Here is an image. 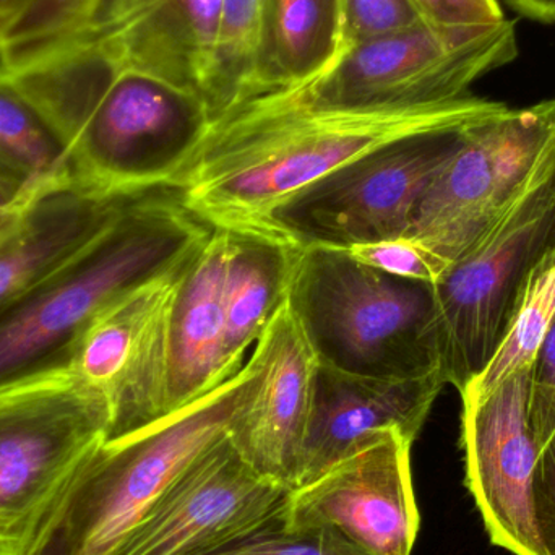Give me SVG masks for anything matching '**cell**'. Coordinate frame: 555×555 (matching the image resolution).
I'll return each instance as SVG.
<instances>
[{
	"label": "cell",
	"mask_w": 555,
	"mask_h": 555,
	"mask_svg": "<svg viewBox=\"0 0 555 555\" xmlns=\"http://www.w3.org/2000/svg\"><path fill=\"white\" fill-rule=\"evenodd\" d=\"M505 109L469 94L421 106L336 107L306 103L287 88L269 91L215 120L166 191L210 228L263 234L278 207L348 163Z\"/></svg>",
	"instance_id": "obj_1"
},
{
	"label": "cell",
	"mask_w": 555,
	"mask_h": 555,
	"mask_svg": "<svg viewBox=\"0 0 555 555\" xmlns=\"http://www.w3.org/2000/svg\"><path fill=\"white\" fill-rule=\"evenodd\" d=\"M0 74L51 127L72 178L109 197L168 188L214 124L197 94L85 46Z\"/></svg>",
	"instance_id": "obj_2"
},
{
	"label": "cell",
	"mask_w": 555,
	"mask_h": 555,
	"mask_svg": "<svg viewBox=\"0 0 555 555\" xmlns=\"http://www.w3.org/2000/svg\"><path fill=\"white\" fill-rule=\"evenodd\" d=\"M211 231L166 189L130 202L87 249L0 310V384L59 361L98 310L182 266Z\"/></svg>",
	"instance_id": "obj_3"
},
{
	"label": "cell",
	"mask_w": 555,
	"mask_h": 555,
	"mask_svg": "<svg viewBox=\"0 0 555 555\" xmlns=\"http://www.w3.org/2000/svg\"><path fill=\"white\" fill-rule=\"evenodd\" d=\"M286 300L319 364L375 378L443 372L433 284L335 247H299Z\"/></svg>",
	"instance_id": "obj_4"
},
{
	"label": "cell",
	"mask_w": 555,
	"mask_h": 555,
	"mask_svg": "<svg viewBox=\"0 0 555 555\" xmlns=\"http://www.w3.org/2000/svg\"><path fill=\"white\" fill-rule=\"evenodd\" d=\"M262 375L256 351L217 390L163 420L106 440L57 511L70 555H113L126 534L211 446L230 436Z\"/></svg>",
	"instance_id": "obj_5"
},
{
	"label": "cell",
	"mask_w": 555,
	"mask_h": 555,
	"mask_svg": "<svg viewBox=\"0 0 555 555\" xmlns=\"http://www.w3.org/2000/svg\"><path fill=\"white\" fill-rule=\"evenodd\" d=\"M103 398L62 361L0 384V555H28L109 436Z\"/></svg>",
	"instance_id": "obj_6"
},
{
	"label": "cell",
	"mask_w": 555,
	"mask_h": 555,
	"mask_svg": "<svg viewBox=\"0 0 555 555\" xmlns=\"http://www.w3.org/2000/svg\"><path fill=\"white\" fill-rule=\"evenodd\" d=\"M555 246V139L505 214L433 284L440 361L459 391L498 349L528 276Z\"/></svg>",
	"instance_id": "obj_7"
},
{
	"label": "cell",
	"mask_w": 555,
	"mask_h": 555,
	"mask_svg": "<svg viewBox=\"0 0 555 555\" xmlns=\"http://www.w3.org/2000/svg\"><path fill=\"white\" fill-rule=\"evenodd\" d=\"M518 54L511 20L450 28L421 22L352 46L309 83L287 88L317 106L387 107L449 103L468 96L476 80Z\"/></svg>",
	"instance_id": "obj_8"
},
{
	"label": "cell",
	"mask_w": 555,
	"mask_h": 555,
	"mask_svg": "<svg viewBox=\"0 0 555 555\" xmlns=\"http://www.w3.org/2000/svg\"><path fill=\"white\" fill-rule=\"evenodd\" d=\"M465 130L406 137L348 163L278 207L263 234L335 249L403 237L424 189Z\"/></svg>",
	"instance_id": "obj_9"
},
{
	"label": "cell",
	"mask_w": 555,
	"mask_h": 555,
	"mask_svg": "<svg viewBox=\"0 0 555 555\" xmlns=\"http://www.w3.org/2000/svg\"><path fill=\"white\" fill-rule=\"evenodd\" d=\"M554 139L555 100L469 127L424 189L403 237L455 262L511 207Z\"/></svg>",
	"instance_id": "obj_10"
},
{
	"label": "cell",
	"mask_w": 555,
	"mask_h": 555,
	"mask_svg": "<svg viewBox=\"0 0 555 555\" xmlns=\"http://www.w3.org/2000/svg\"><path fill=\"white\" fill-rule=\"evenodd\" d=\"M189 260L98 310L59 359L109 408L107 440L168 416L169 312Z\"/></svg>",
	"instance_id": "obj_11"
},
{
	"label": "cell",
	"mask_w": 555,
	"mask_h": 555,
	"mask_svg": "<svg viewBox=\"0 0 555 555\" xmlns=\"http://www.w3.org/2000/svg\"><path fill=\"white\" fill-rule=\"evenodd\" d=\"M291 489L254 472L230 437L202 453L113 555H214L284 521Z\"/></svg>",
	"instance_id": "obj_12"
},
{
	"label": "cell",
	"mask_w": 555,
	"mask_h": 555,
	"mask_svg": "<svg viewBox=\"0 0 555 555\" xmlns=\"http://www.w3.org/2000/svg\"><path fill=\"white\" fill-rule=\"evenodd\" d=\"M528 395L530 371L481 397L463 395L466 486L494 546L514 555H547L534 515L538 452Z\"/></svg>",
	"instance_id": "obj_13"
},
{
	"label": "cell",
	"mask_w": 555,
	"mask_h": 555,
	"mask_svg": "<svg viewBox=\"0 0 555 555\" xmlns=\"http://www.w3.org/2000/svg\"><path fill=\"white\" fill-rule=\"evenodd\" d=\"M411 447L397 430L291 491L284 527H330L374 555H411L420 511L411 478Z\"/></svg>",
	"instance_id": "obj_14"
},
{
	"label": "cell",
	"mask_w": 555,
	"mask_h": 555,
	"mask_svg": "<svg viewBox=\"0 0 555 555\" xmlns=\"http://www.w3.org/2000/svg\"><path fill=\"white\" fill-rule=\"evenodd\" d=\"M221 3L223 0H96L80 29L57 48L96 49L117 67L165 78L197 94L208 107Z\"/></svg>",
	"instance_id": "obj_15"
},
{
	"label": "cell",
	"mask_w": 555,
	"mask_h": 555,
	"mask_svg": "<svg viewBox=\"0 0 555 555\" xmlns=\"http://www.w3.org/2000/svg\"><path fill=\"white\" fill-rule=\"evenodd\" d=\"M254 351L262 361V375L228 437L254 472L293 491L319 361L286 299Z\"/></svg>",
	"instance_id": "obj_16"
},
{
	"label": "cell",
	"mask_w": 555,
	"mask_h": 555,
	"mask_svg": "<svg viewBox=\"0 0 555 555\" xmlns=\"http://www.w3.org/2000/svg\"><path fill=\"white\" fill-rule=\"evenodd\" d=\"M446 385L443 372L375 378L319 364L297 488L388 430L414 443Z\"/></svg>",
	"instance_id": "obj_17"
},
{
	"label": "cell",
	"mask_w": 555,
	"mask_h": 555,
	"mask_svg": "<svg viewBox=\"0 0 555 555\" xmlns=\"http://www.w3.org/2000/svg\"><path fill=\"white\" fill-rule=\"evenodd\" d=\"M135 198L98 194L74 179L36 192L0 236V310L87 249Z\"/></svg>",
	"instance_id": "obj_18"
},
{
	"label": "cell",
	"mask_w": 555,
	"mask_h": 555,
	"mask_svg": "<svg viewBox=\"0 0 555 555\" xmlns=\"http://www.w3.org/2000/svg\"><path fill=\"white\" fill-rule=\"evenodd\" d=\"M230 233L214 228L179 278L169 312L168 414L230 380L223 283Z\"/></svg>",
	"instance_id": "obj_19"
},
{
	"label": "cell",
	"mask_w": 555,
	"mask_h": 555,
	"mask_svg": "<svg viewBox=\"0 0 555 555\" xmlns=\"http://www.w3.org/2000/svg\"><path fill=\"white\" fill-rule=\"evenodd\" d=\"M228 233L224 335L227 367L234 377L246 364L250 346H256L278 307L286 299L291 270L299 247L260 233Z\"/></svg>",
	"instance_id": "obj_20"
},
{
	"label": "cell",
	"mask_w": 555,
	"mask_h": 555,
	"mask_svg": "<svg viewBox=\"0 0 555 555\" xmlns=\"http://www.w3.org/2000/svg\"><path fill=\"white\" fill-rule=\"evenodd\" d=\"M341 54V0H269L266 93L300 87Z\"/></svg>",
	"instance_id": "obj_21"
},
{
	"label": "cell",
	"mask_w": 555,
	"mask_h": 555,
	"mask_svg": "<svg viewBox=\"0 0 555 555\" xmlns=\"http://www.w3.org/2000/svg\"><path fill=\"white\" fill-rule=\"evenodd\" d=\"M269 0H223L208 111L218 120L266 93Z\"/></svg>",
	"instance_id": "obj_22"
},
{
	"label": "cell",
	"mask_w": 555,
	"mask_h": 555,
	"mask_svg": "<svg viewBox=\"0 0 555 555\" xmlns=\"http://www.w3.org/2000/svg\"><path fill=\"white\" fill-rule=\"evenodd\" d=\"M0 179L25 195L72 178L67 156L41 114L0 74Z\"/></svg>",
	"instance_id": "obj_23"
},
{
	"label": "cell",
	"mask_w": 555,
	"mask_h": 555,
	"mask_svg": "<svg viewBox=\"0 0 555 555\" xmlns=\"http://www.w3.org/2000/svg\"><path fill=\"white\" fill-rule=\"evenodd\" d=\"M555 317V246L528 276L514 317L485 371L460 395L481 397L507 378L530 371Z\"/></svg>",
	"instance_id": "obj_24"
},
{
	"label": "cell",
	"mask_w": 555,
	"mask_h": 555,
	"mask_svg": "<svg viewBox=\"0 0 555 555\" xmlns=\"http://www.w3.org/2000/svg\"><path fill=\"white\" fill-rule=\"evenodd\" d=\"M96 0H31L0 26V68L28 65L80 29Z\"/></svg>",
	"instance_id": "obj_25"
},
{
	"label": "cell",
	"mask_w": 555,
	"mask_h": 555,
	"mask_svg": "<svg viewBox=\"0 0 555 555\" xmlns=\"http://www.w3.org/2000/svg\"><path fill=\"white\" fill-rule=\"evenodd\" d=\"M214 555H374L335 528H287L284 521Z\"/></svg>",
	"instance_id": "obj_26"
},
{
	"label": "cell",
	"mask_w": 555,
	"mask_h": 555,
	"mask_svg": "<svg viewBox=\"0 0 555 555\" xmlns=\"http://www.w3.org/2000/svg\"><path fill=\"white\" fill-rule=\"evenodd\" d=\"M426 22L414 0H341V52Z\"/></svg>",
	"instance_id": "obj_27"
},
{
	"label": "cell",
	"mask_w": 555,
	"mask_h": 555,
	"mask_svg": "<svg viewBox=\"0 0 555 555\" xmlns=\"http://www.w3.org/2000/svg\"><path fill=\"white\" fill-rule=\"evenodd\" d=\"M345 250H348L359 262L378 272L429 284L436 283L450 267V262L442 257L436 256L426 247L406 237L359 244Z\"/></svg>",
	"instance_id": "obj_28"
},
{
	"label": "cell",
	"mask_w": 555,
	"mask_h": 555,
	"mask_svg": "<svg viewBox=\"0 0 555 555\" xmlns=\"http://www.w3.org/2000/svg\"><path fill=\"white\" fill-rule=\"evenodd\" d=\"M528 413L534 439L555 426V317L530 369Z\"/></svg>",
	"instance_id": "obj_29"
},
{
	"label": "cell",
	"mask_w": 555,
	"mask_h": 555,
	"mask_svg": "<svg viewBox=\"0 0 555 555\" xmlns=\"http://www.w3.org/2000/svg\"><path fill=\"white\" fill-rule=\"evenodd\" d=\"M537 468L533 478L534 515L541 543L547 555H555V426L534 439Z\"/></svg>",
	"instance_id": "obj_30"
},
{
	"label": "cell",
	"mask_w": 555,
	"mask_h": 555,
	"mask_svg": "<svg viewBox=\"0 0 555 555\" xmlns=\"http://www.w3.org/2000/svg\"><path fill=\"white\" fill-rule=\"evenodd\" d=\"M421 15L433 25L476 28L505 22L498 0H414Z\"/></svg>",
	"instance_id": "obj_31"
},
{
	"label": "cell",
	"mask_w": 555,
	"mask_h": 555,
	"mask_svg": "<svg viewBox=\"0 0 555 555\" xmlns=\"http://www.w3.org/2000/svg\"><path fill=\"white\" fill-rule=\"evenodd\" d=\"M35 194H22V192L16 191L15 188L0 179V236L15 223L16 218L22 215L23 208L28 205Z\"/></svg>",
	"instance_id": "obj_32"
},
{
	"label": "cell",
	"mask_w": 555,
	"mask_h": 555,
	"mask_svg": "<svg viewBox=\"0 0 555 555\" xmlns=\"http://www.w3.org/2000/svg\"><path fill=\"white\" fill-rule=\"evenodd\" d=\"M28 555H70L67 534L59 520L57 512Z\"/></svg>",
	"instance_id": "obj_33"
},
{
	"label": "cell",
	"mask_w": 555,
	"mask_h": 555,
	"mask_svg": "<svg viewBox=\"0 0 555 555\" xmlns=\"http://www.w3.org/2000/svg\"><path fill=\"white\" fill-rule=\"evenodd\" d=\"M512 5L530 18L555 22V0H511Z\"/></svg>",
	"instance_id": "obj_34"
},
{
	"label": "cell",
	"mask_w": 555,
	"mask_h": 555,
	"mask_svg": "<svg viewBox=\"0 0 555 555\" xmlns=\"http://www.w3.org/2000/svg\"><path fill=\"white\" fill-rule=\"evenodd\" d=\"M31 0H0V26L15 18Z\"/></svg>",
	"instance_id": "obj_35"
}]
</instances>
